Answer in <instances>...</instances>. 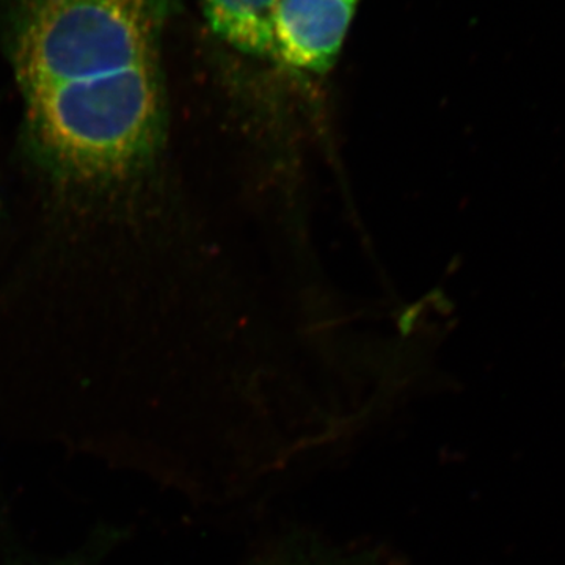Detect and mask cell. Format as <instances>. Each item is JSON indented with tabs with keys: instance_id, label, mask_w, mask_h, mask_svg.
Listing matches in <instances>:
<instances>
[{
	"instance_id": "obj_1",
	"label": "cell",
	"mask_w": 565,
	"mask_h": 565,
	"mask_svg": "<svg viewBox=\"0 0 565 565\" xmlns=\"http://www.w3.org/2000/svg\"><path fill=\"white\" fill-rule=\"evenodd\" d=\"M181 0H0V50L36 147L99 184L136 173L166 125L163 36Z\"/></svg>"
},
{
	"instance_id": "obj_2",
	"label": "cell",
	"mask_w": 565,
	"mask_h": 565,
	"mask_svg": "<svg viewBox=\"0 0 565 565\" xmlns=\"http://www.w3.org/2000/svg\"><path fill=\"white\" fill-rule=\"evenodd\" d=\"M359 0H278L277 58L326 74L338 61Z\"/></svg>"
},
{
	"instance_id": "obj_3",
	"label": "cell",
	"mask_w": 565,
	"mask_h": 565,
	"mask_svg": "<svg viewBox=\"0 0 565 565\" xmlns=\"http://www.w3.org/2000/svg\"><path fill=\"white\" fill-rule=\"evenodd\" d=\"M278 0H202L211 31L234 50L277 58Z\"/></svg>"
},
{
	"instance_id": "obj_4",
	"label": "cell",
	"mask_w": 565,
	"mask_h": 565,
	"mask_svg": "<svg viewBox=\"0 0 565 565\" xmlns=\"http://www.w3.org/2000/svg\"><path fill=\"white\" fill-rule=\"evenodd\" d=\"M245 565H382L373 552H351L327 544L315 534L292 533L278 539Z\"/></svg>"
},
{
	"instance_id": "obj_5",
	"label": "cell",
	"mask_w": 565,
	"mask_h": 565,
	"mask_svg": "<svg viewBox=\"0 0 565 565\" xmlns=\"http://www.w3.org/2000/svg\"><path fill=\"white\" fill-rule=\"evenodd\" d=\"M128 531L122 527L102 525L95 527L76 548L58 556H36L24 552L0 555V565H103L107 556L125 541Z\"/></svg>"
}]
</instances>
